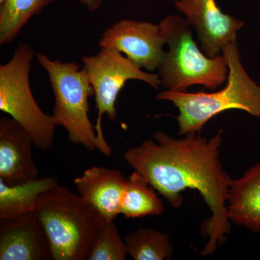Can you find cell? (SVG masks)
I'll list each match as a JSON object with an SVG mask.
<instances>
[{
	"label": "cell",
	"instance_id": "obj_15",
	"mask_svg": "<svg viewBox=\"0 0 260 260\" xmlns=\"http://www.w3.org/2000/svg\"><path fill=\"white\" fill-rule=\"evenodd\" d=\"M164 211V204L157 191L141 174L134 171L126 179L119 213L126 218H136L148 215L158 216Z\"/></svg>",
	"mask_w": 260,
	"mask_h": 260
},
{
	"label": "cell",
	"instance_id": "obj_10",
	"mask_svg": "<svg viewBox=\"0 0 260 260\" xmlns=\"http://www.w3.org/2000/svg\"><path fill=\"white\" fill-rule=\"evenodd\" d=\"M32 145L30 135L15 119H0V180L13 186L39 179Z\"/></svg>",
	"mask_w": 260,
	"mask_h": 260
},
{
	"label": "cell",
	"instance_id": "obj_5",
	"mask_svg": "<svg viewBox=\"0 0 260 260\" xmlns=\"http://www.w3.org/2000/svg\"><path fill=\"white\" fill-rule=\"evenodd\" d=\"M169 47L158 76L167 90L186 91L191 85L215 90L226 81L229 68L223 55L208 57L193 39L186 18L169 15L158 24Z\"/></svg>",
	"mask_w": 260,
	"mask_h": 260
},
{
	"label": "cell",
	"instance_id": "obj_1",
	"mask_svg": "<svg viewBox=\"0 0 260 260\" xmlns=\"http://www.w3.org/2000/svg\"><path fill=\"white\" fill-rule=\"evenodd\" d=\"M223 130L210 139L190 133L176 139L162 131L124 154L126 164L148 181L169 204L179 208L181 192L196 189L211 213L202 230L209 240L200 254L211 255L223 245L231 232L227 210L229 186L232 179L223 170L220 148Z\"/></svg>",
	"mask_w": 260,
	"mask_h": 260
},
{
	"label": "cell",
	"instance_id": "obj_12",
	"mask_svg": "<svg viewBox=\"0 0 260 260\" xmlns=\"http://www.w3.org/2000/svg\"><path fill=\"white\" fill-rule=\"evenodd\" d=\"M126 181L119 171L93 167L75 178L74 184L78 194L105 221H112L120 214L119 205Z\"/></svg>",
	"mask_w": 260,
	"mask_h": 260
},
{
	"label": "cell",
	"instance_id": "obj_11",
	"mask_svg": "<svg viewBox=\"0 0 260 260\" xmlns=\"http://www.w3.org/2000/svg\"><path fill=\"white\" fill-rule=\"evenodd\" d=\"M53 259L45 229L36 212L0 223V260Z\"/></svg>",
	"mask_w": 260,
	"mask_h": 260
},
{
	"label": "cell",
	"instance_id": "obj_2",
	"mask_svg": "<svg viewBox=\"0 0 260 260\" xmlns=\"http://www.w3.org/2000/svg\"><path fill=\"white\" fill-rule=\"evenodd\" d=\"M222 54L229 68L227 84L222 90L210 93L166 90L157 95L158 100L172 102L179 109V135L200 133L210 119L229 109L260 117V86L244 70L237 42L225 46Z\"/></svg>",
	"mask_w": 260,
	"mask_h": 260
},
{
	"label": "cell",
	"instance_id": "obj_14",
	"mask_svg": "<svg viewBox=\"0 0 260 260\" xmlns=\"http://www.w3.org/2000/svg\"><path fill=\"white\" fill-rule=\"evenodd\" d=\"M57 184L54 177L13 186L0 180V220H15L36 212L41 196Z\"/></svg>",
	"mask_w": 260,
	"mask_h": 260
},
{
	"label": "cell",
	"instance_id": "obj_9",
	"mask_svg": "<svg viewBox=\"0 0 260 260\" xmlns=\"http://www.w3.org/2000/svg\"><path fill=\"white\" fill-rule=\"evenodd\" d=\"M175 6L196 30L208 57L218 56L225 46L236 42L238 30L244 25L223 13L215 0H177Z\"/></svg>",
	"mask_w": 260,
	"mask_h": 260
},
{
	"label": "cell",
	"instance_id": "obj_13",
	"mask_svg": "<svg viewBox=\"0 0 260 260\" xmlns=\"http://www.w3.org/2000/svg\"><path fill=\"white\" fill-rule=\"evenodd\" d=\"M227 210L231 223L260 234V162L229 186Z\"/></svg>",
	"mask_w": 260,
	"mask_h": 260
},
{
	"label": "cell",
	"instance_id": "obj_6",
	"mask_svg": "<svg viewBox=\"0 0 260 260\" xmlns=\"http://www.w3.org/2000/svg\"><path fill=\"white\" fill-rule=\"evenodd\" d=\"M35 53L22 43L13 57L0 66V110L6 113L26 130L36 148L49 150L54 141L55 118L45 114L38 105L29 82V73Z\"/></svg>",
	"mask_w": 260,
	"mask_h": 260
},
{
	"label": "cell",
	"instance_id": "obj_18",
	"mask_svg": "<svg viewBox=\"0 0 260 260\" xmlns=\"http://www.w3.org/2000/svg\"><path fill=\"white\" fill-rule=\"evenodd\" d=\"M127 248L114 220L103 223L94 240L88 260H125Z\"/></svg>",
	"mask_w": 260,
	"mask_h": 260
},
{
	"label": "cell",
	"instance_id": "obj_16",
	"mask_svg": "<svg viewBox=\"0 0 260 260\" xmlns=\"http://www.w3.org/2000/svg\"><path fill=\"white\" fill-rule=\"evenodd\" d=\"M55 0H5L0 5V44H10L34 15Z\"/></svg>",
	"mask_w": 260,
	"mask_h": 260
},
{
	"label": "cell",
	"instance_id": "obj_17",
	"mask_svg": "<svg viewBox=\"0 0 260 260\" xmlns=\"http://www.w3.org/2000/svg\"><path fill=\"white\" fill-rule=\"evenodd\" d=\"M128 254L135 260L169 259L174 253L169 236L148 228H140L124 238Z\"/></svg>",
	"mask_w": 260,
	"mask_h": 260
},
{
	"label": "cell",
	"instance_id": "obj_4",
	"mask_svg": "<svg viewBox=\"0 0 260 260\" xmlns=\"http://www.w3.org/2000/svg\"><path fill=\"white\" fill-rule=\"evenodd\" d=\"M37 59L49 76L54 97L53 116L58 126L64 128L72 143L109 156L112 148L99 140L89 118L88 98L94 90L86 70L74 62L52 60L42 53H38Z\"/></svg>",
	"mask_w": 260,
	"mask_h": 260
},
{
	"label": "cell",
	"instance_id": "obj_20",
	"mask_svg": "<svg viewBox=\"0 0 260 260\" xmlns=\"http://www.w3.org/2000/svg\"><path fill=\"white\" fill-rule=\"evenodd\" d=\"M5 0H0V5L3 4V3H4Z\"/></svg>",
	"mask_w": 260,
	"mask_h": 260
},
{
	"label": "cell",
	"instance_id": "obj_7",
	"mask_svg": "<svg viewBox=\"0 0 260 260\" xmlns=\"http://www.w3.org/2000/svg\"><path fill=\"white\" fill-rule=\"evenodd\" d=\"M82 61L94 90L98 109L95 125L98 138L106 146H110L103 133V116L106 114L111 121L117 119L116 99L126 82L141 80L158 89L161 81L158 75L143 71L139 66L124 57L120 51L112 48H101L96 55L83 56Z\"/></svg>",
	"mask_w": 260,
	"mask_h": 260
},
{
	"label": "cell",
	"instance_id": "obj_19",
	"mask_svg": "<svg viewBox=\"0 0 260 260\" xmlns=\"http://www.w3.org/2000/svg\"><path fill=\"white\" fill-rule=\"evenodd\" d=\"M80 2L91 11L99 9L102 5V0H80Z\"/></svg>",
	"mask_w": 260,
	"mask_h": 260
},
{
	"label": "cell",
	"instance_id": "obj_3",
	"mask_svg": "<svg viewBox=\"0 0 260 260\" xmlns=\"http://www.w3.org/2000/svg\"><path fill=\"white\" fill-rule=\"evenodd\" d=\"M54 260H86L104 222L93 207L68 188L54 186L38 202Z\"/></svg>",
	"mask_w": 260,
	"mask_h": 260
},
{
	"label": "cell",
	"instance_id": "obj_8",
	"mask_svg": "<svg viewBox=\"0 0 260 260\" xmlns=\"http://www.w3.org/2000/svg\"><path fill=\"white\" fill-rule=\"evenodd\" d=\"M160 27L148 22L122 20L107 29L99 42L101 48L124 53L140 68L153 72L161 67L167 52Z\"/></svg>",
	"mask_w": 260,
	"mask_h": 260
}]
</instances>
